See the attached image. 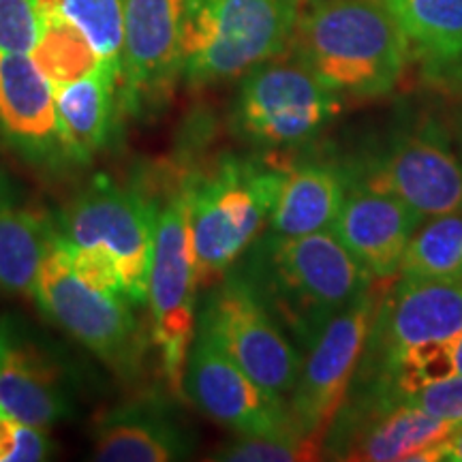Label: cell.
Wrapping results in <instances>:
<instances>
[{
    "label": "cell",
    "mask_w": 462,
    "mask_h": 462,
    "mask_svg": "<svg viewBox=\"0 0 462 462\" xmlns=\"http://www.w3.org/2000/svg\"><path fill=\"white\" fill-rule=\"evenodd\" d=\"M234 270L302 354L340 309L374 282L332 231H263Z\"/></svg>",
    "instance_id": "1"
},
{
    "label": "cell",
    "mask_w": 462,
    "mask_h": 462,
    "mask_svg": "<svg viewBox=\"0 0 462 462\" xmlns=\"http://www.w3.org/2000/svg\"><path fill=\"white\" fill-rule=\"evenodd\" d=\"M462 334V281L398 276L383 287L351 388L402 396L456 373ZM349 388V390H351Z\"/></svg>",
    "instance_id": "2"
},
{
    "label": "cell",
    "mask_w": 462,
    "mask_h": 462,
    "mask_svg": "<svg viewBox=\"0 0 462 462\" xmlns=\"http://www.w3.org/2000/svg\"><path fill=\"white\" fill-rule=\"evenodd\" d=\"M289 51L343 99H381L409 67V42L383 0H298Z\"/></svg>",
    "instance_id": "3"
},
{
    "label": "cell",
    "mask_w": 462,
    "mask_h": 462,
    "mask_svg": "<svg viewBox=\"0 0 462 462\" xmlns=\"http://www.w3.org/2000/svg\"><path fill=\"white\" fill-rule=\"evenodd\" d=\"M285 171L276 154H223L184 178L199 287L217 285L263 234Z\"/></svg>",
    "instance_id": "4"
},
{
    "label": "cell",
    "mask_w": 462,
    "mask_h": 462,
    "mask_svg": "<svg viewBox=\"0 0 462 462\" xmlns=\"http://www.w3.org/2000/svg\"><path fill=\"white\" fill-rule=\"evenodd\" d=\"M362 180L388 190L429 218L462 212V150L452 126L432 112H404L388 133L345 159Z\"/></svg>",
    "instance_id": "5"
},
{
    "label": "cell",
    "mask_w": 462,
    "mask_h": 462,
    "mask_svg": "<svg viewBox=\"0 0 462 462\" xmlns=\"http://www.w3.org/2000/svg\"><path fill=\"white\" fill-rule=\"evenodd\" d=\"M340 109L343 97L285 51L242 75L229 120L240 142L279 154L319 140Z\"/></svg>",
    "instance_id": "6"
},
{
    "label": "cell",
    "mask_w": 462,
    "mask_h": 462,
    "mask_svg": "<svg viewBox=\"0 0 462 462\" xmlns=\"http://www.w3.org/2000/svg\"><path fill=\"white\" fill-rule=\"evenodd\" d=\"M298 0H193L184 26L180 78L212 86L242 78L289 51Z\"/></svg>",
    "instance_id": "7"
},
{
    "label": "cell",
    "mask_w": 462,
    "mask_h": 462,
    "mask_svg": "<svg viewBox=\"0 0 462 462\" xmlns=\"http://www.w3.org/2000/svg\"><path fill=\"white\" fill-rule=\"evenodd\" d=\"M32 298L48 319L120 377L140 373L146 340L133 304L79 279L56 229L45 246Z\"/></svg>",
    "instance_id": "8"
},
{
    "label": "cell",
    "mask_w": 462,
    "mask_h": 462,
    "mask_svg": "<svg viewBox=\"0 0 462 462\" xmlns=\"http://www.w3.org/2000/svg\"><path fill=\"white\" fill-rule=\"evenodd\" d=\"M198 259L189 227L187 201L173 190L159 201L154 245L148 270V304L152 343L161 371L173 394H182V377L190 343L198 330Z\"/></svg>",
    "instance_id": "9"
},
{
    "label": "cell",
    "mask_w": 462,
    "mask_h": 462,
    "mask_svg": "<svg viewBox=\"0 0 462 462\" xmlns=\"http://www.w3.org/2000/svg\"><path fill=\"white\" fill-rule=\"evenodd\" d=\"M159 199L99 173L65 206L54 223L69 245L103 248L118 263L126 300L148 302V270L157 227Z\"/></svg>",
    "instance_id": "10"
},
{
    "label": "cell",
    "mask_w": 462,
    "mask_h": 462,
    "mask_svg": "<svg viewBox=\"0 0 462 462\" xmlns=\"http://www.w3.org/2000/svg\"><path fill=\"white\" fill-rule=\"evenodd\" d=\"M198 330L265 390L291 394L304 354L236 270L210 287Z\"/></svg>",
    "instance_id": "11"
},
{
    "label": "cell",
    "mask_w": 462,
    "mask_h": 462,
    "mask_svg": "<svg viewBox=\"0 0 462 462\" xmlns=\"http://www.w3.org/2000/svg\"><path fill=\"white\" fill-rule=\"evenodd\" d=\"M383 287L385 281H374L340 309L304 351L302 368L289 394V411L298 430L317 443L323 441L351 388Z\"/></svg>",
    "instance_id": "12"
},
{
    "label": "cell",
    "mask_w": 462,
    "mask_h": 462,
    "mask_svg": "<svg viewBox=\"0 0 462 462\" xmlns=\"http://www.w3.org/2000/svg\"><path fill=\"white\" fill-rule=\"evenodd\" d=\"M456 426L390 392L349 390L321 452L337 460L430 462V449Z\"/></svg>",
    "instance_id": "13"
},
{
    "label": "cell",
    "mask_w": 462,
    "mask_h": 462,
    "mask_svg": "<svg viewBox=\"0 0 462 462\" xmlns=\"http://www.w3.org/2000/svg\"><path fill=\"white\" fill-rule=\"evenodd\" d=\"M182 394L201 413L238 435L300 432L285 398L259 385L199 330L184 366Z\"/></svg>",
    "instance_id": "14"
},
{
    "label": "cell",
    "mask_w": 462,
    "mask_h": 462,
    "mask_svg": "<svg viewBox=\"0 0 462 462\" xmlns=\"http://www.w3.org/2000/svg\"><path fill=\"white\" fill-rule=\"evenodd\" d=\"M193 0H125L120 107L148 114L182 71L184 26Z\"/></svg>",
    "instance_id": "15"
},
{
    "label": "cell",
    "mask_w": 462,
    "mask_h": 462,
    "mask_svg": "<svg viewBox=\"0 0 462 462\" xmlns=\"http://www.w3.org/2000/svg\"><path fill=\"white\" fill-rule=\"evenodd\" d=\"M0 413L42 430L71 413L60 360L15 315H0Z\"/></svg>",
    "instance_id": "16"
},
{
    "label": "cell",
    "mask_w": 462,
    "mask_h": 462,
    "mask_svg": "<svg viewBox=\"0 0 462 462\" xmlns=\"http://www.w3.org/2000/svg\"><path fill=\"white\" fill-rule=\"evenodd\" d=\"M421 223L413 208L362 180L346 165V195L330 231L374 281L396 279L404 248Z\"/></svg>",
    "instance_id": "17"
},
{
    "label": "cell",
    "mask_w": 462,
    "mask_h": 462,
    "mask_svg": "<svg viewBox=\"0 0 462 462\" xmlns=\"http://www.w3.org/2000/svg\"><path fill=\"white\" fill-rule=\"evenodd\" d=\"M0 137L28 165H69L58 133L54 90L31 54L0 51Z\"/></svg>",
    "instance_id": "18"
},
{
    "label": "cell",
    "mask_w": 462,
    "mask_h": 462,
    "mask_svg": "<svg viewBox=\"0 0 462 462\" xmlns=\"http://www.w3.org/2000/svg\"><path fill=\"white\" fill-rule=\"evenodd\" d=\"M193 452V437L161 402L116 407L97 421L92 458L101 462H171Z\"/></svg>",
    "instance_id": "19"
},
{
    "label": "cell",
    "mask_w": 462,
    "mask_h": 462,
    "mask_svg": "<svg viewBox=\"0 0 462 462\" xmlns=\"http://www.w3.org/2000/svg\"><path fill=\"white\" fill-rule=\"evenodd\" d=\"M346 195L345 161L313 159L287 167L265 231L309 236L330 231Z\"/></svg>",
    "instance_id": "20"
},
{
    "label": "cell",
    "mask_w": 462,
    "mask_h": 462,
    "mask_svg": "<svg viewBox=\"0 0 462 462\" xmlns=\"http://www.w3.org/2000/svg\"><path fill=\"white\" fill-rule=\"evenodd\" d=\"M58 133L69 165H88L112 140L118 114V75L99 71L54 88Z\"/></svg>",
    "instance_id": "21"
},
{
    "label": "cell",
    "mask_w": 462,
    "mask_h": 462,
    "mask_svg": "<svg viewBox=\"0 0 462 462\" xmlns=\"http://www.w3.org/2000/svg\"><path fill=\"white\" fill-rule=\"evenodd\" d=\"M54 223L31 208H0V289L34 296L42 259Z\"/></svg>",
    "instance_id": "22"
},
{
    "label": "cell",
    "mask_w": 462,
    "mask_h": 462,
    "mask_svg": "<svg viewBox=\"0 0 462 462\" xmlns=\"http://www.w3.org/2000/svg\"><path fill=\"white\" fill-rule=\"evenodd\" d=\"M409 42L411 60L462 58V0H383Z\"/></svg>",
    "instance_id": "23"
},
{
    "label": "cell",
    "mask_w": 462,
    "mask_h": 462,
    "mask_svg": "<svg viewBox=\"0 0 462 462\" xmlns=\"http://www.w3.org/2000/svg\"><path fill=\"white\" fill-rule=\"evenodd\" d=\"M37 20L60 17L88 39L103 69L118 75L125 39V0H31Z\"/></svg>",
    "instance_id": "24"
},
{
    "label": "cell",
    "mask_w": 462,
    "mask_h": 462,
    "mask_svg": "<svg viewBox=\"0 0 462 462\" xmlns=\"http://www.w3.org/2000/svg\"><path fill=\"white\" fill-rule=\"evenodd\" d=\"M398 276L462 281V212L421 223L404 248Z\"/></svg>",
    "instance_id": "25"
},
{
    "label": "cell",
    "mask_w": 462,
    "mask_h": 462,
    "mask_svg": "<svg viewBox=\"0 0 462 462\" xmlns=\"http://www.w3.org/2000/svg\"><path fill=\"white\" fill-rule=\"evenodd\" d=\"M37 22L39 39L31 58L45 75L51 90L103 69L101 58L92 50L88 39L73 24L60 17H45Z\"/></svg>",
    "instance_id": "26"
},
{
    "label": "cell",
    "mask_w": 462,
    "mask_h": 462,
    "mask_svg": "<svg viewBox=\"0 0 462 462\" xmlns=\"http://www.w3.org/2000/svg\"><path fill=\"white\" fill-rule=\"evenodd\" d=\"M321 443L313 439L289 432V435H240L221 448L215 460L229 462H296L319 458Z\"/></svg>",
    "instance_id": "27"
},
{
    "label": "cell",
    "mask_w": 462,
    "mask_h": 462,
    "mask_svg": "<svg viewBox=\"0 0 462 462\" xmlns=\"http://www.w3.org/2000/svg\"><path fill=\"white\" fill-rule=\"evenodd\" d=\"M62 245H65L75 274H78L79 279L88 282L90 287L99 289V291L112 293V296H120L126 300L125 282L123 276H120L118 263H116V259L109 255L107 251L92 246H75L69 245L65 240H62Z\"/></svg>",
    "instance_id": "28"
},
{
    "label": "cell",
    "mask_w": 462,
    "mask_h": 462,
    "mask_svg": "<svg viewBox=\"0 0 462 462\" xmlns=\"http://www.w3.org/2000/svg\"><path fill=\"white\" fill-rule=\"evenodd\" d=\"M39 39V22L31 0H0V51L31 54Z\"/></svg>",
    "instance_id": "29"
},
{
    "label": "cell",
    "mask_w": 462,
    "mask_h": 462,
    "mask_svg": "<svg viewBox=\"0 0 462 462\" xmlns=\"http://www.w3.org/2000/svg\"><path fill=\"white\" fill-rule=\"evenodd\" d=\"M401 398L420 407L421 411L430 413L432 418L462 424V373L420 385Z\"/></svg>",
    "instance_id": "30"
},
{
    "label": "cell",
    "mask_w": 462,
    "mask_h": 462,
    "mask_svg": "<svg viewBox=\"0 0 462 462\" xmlns=\"http://www.w3.org/2000/svg\"><path fill=\"white\" fill-rule=\"evenodd\" d=\"M48 456L45 430L0 413V462H39Z\"/></svg>",
    "instance_id": "31"
},
{
    "label": "cell",
    "mask_w": 462,
    "mask_h": 462,
    "mask_svg": "<svg viewBox=\"0 0 462 462\" xmlns=\"http://www.w3.org/2000/svg\"><path fill=\"white\" fill-rule=\"evenodd\" d=\"M448 460V462H462V424L449 432L448 439H443L441 443H437L430 449V462Z\"/></svg>",
    "instance_id": "32"
},
{
    "label": "cell",
    "mask_w": 462,
    "mask_h": 462,
    "mask_svg": "<svg viewBox=\"0 0 462 462\" xmlns=\"http://www.w3.org/2000/svg\"><path fill=\"white\" fill-rule=\"evenodd\" d=\"M11 204H15V189L9 180L7 171H5L3 165H0V208L11 206Z\"/></svg>",
    "instance_id": "33"
},
{
    "label": "cell",
    "mask_w": 462,
    "mask_h": 462,
    "mask_svg": "<svg viewBox=\"0 0 462 462\" xmlns=\"http://www.w3.org/2000/svg\"><path fill=\"white\" fill-rule=\"evenodd\" d=\"M449 126H452L456 143H458L462 150V103H458V109H456V112L452 114V118H449Z\"/></svg>",
    "instance_id": "34"
}]
</instances>
